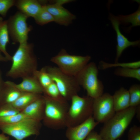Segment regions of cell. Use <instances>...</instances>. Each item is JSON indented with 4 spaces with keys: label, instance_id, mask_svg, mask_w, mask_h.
I'll use <instances>...</instances> for the list:
<instances>
[{
    "label": "cell",
    "instance_id": "44dd1931",
    "mask_svg": "<svg viewBox=\"0 0 140 140\" xmlns=\"http://www.w3.org/2000/svg\"><path fill=\"white\" fill-rule=\"evenodd\" d=\"M120 24L131 23L132 25L129 27L131 29L132 27L140 25V8L135 12L127 15H119L115 16Z\"/></svg>",
    "mask_w": 140,
    "mask_h": 140
},
{
    "label": "cell",
    "instance_id": "1f68e13d",
    "mask_svg": "<svg viewBox=\"0 0 140 140\" xmlns=\"http://www.w3.org/2000/svg\"><path fill=\"white\" fill-rule=\"evenodd\" d=\"M85 139L86 140H103L99 134L93 130L89 133Z\"/></svg>",
    "mask_w": 140,
    "mask_h": 140
},
{
    "label": "cell",
    "instance_id": "8d00e7d4",
    "mask_svg": "<svg viewBox=\"0 0 140 140\" xmlns=\"http://www.w3.org/2000/svg\"><path fill=\"white\" fill-rule=\"evenodd\" d=\"M8 61L6 57L2 54L1 52L0 51V61L7 62Z\"/></svg>",
    "mask_w": 140,
    "mask_h": 140
},
{
    "label": "cell",
    "instance_id": "cb8c5ba5",
    "mask_svg": "<svg viewBox=\"0 0 140 140\" xmlns=\"http://www.w3.org/2000/svg\"><path fill=\"white\" fill-rule=\"evenodd\" d=\"M130 97V107H135L140 104V85L131 86L128 90Z\"/></svg>",
    "mask_w": 140,
    "mask_h": 140
},
{
    "label": "cell",
    "instance_id": "83f0119b",
    "mask_svg": "<svg viewBox=\"0 0 140 140\" xmlns=\"http://www.w3.org/2000/svg\"><path fill=\"white\" fill-rule=\"evenodd\" d=\"M43 94L54 99H64L61 95L57 85L53 81L44 89Z\"/></svg>",
    "mask_w": 140,
    "mask_h": 140
},
{
    "label": "cell",
    "instance_id": "ffe728a7",
    "mask_svg": "<svg viewBox=\"0 0 140 140\" xmlns=\"http://www.w3.org/2000/svg\"><path fill=\"white\" fill-rule=\"evenodd\" d=\"M42 96L40 94L23 92L18 98L11 104L20 111Z\"/></svg>",
    "mask_w": 140,
    "mask_h": 140
},
{
    "label": "cell",
    "instance_id": "f1b7e54d",
    "mask_svg": "<svg viewBox=\"0 0 140 140\" xmlns=\"http://www.w3.org/2000/svg\"><path fill=\"white\" fill-rule=\"evenodd\" d=\"M20 112L11 103H6L0 105V117L15 115Z\"/></svg>",
    "mask_w": 140,
    "mask_h": 140
},
{
    "label": "cell",
    "instance_id": "d6986e66",
    "mask_svg": "<svg viewBox=\"0 0 140 140\" xmlns=\"http://www.w3.org/2000/svg\"><path fill=\"white\" fill-rule=\"evenodd\" d=\"M9 42L7 20H3V18L0 17V51L3 54L8 61H11L12 58L6 49V45Z\"/></svg>",
    "mask_w": 140,
    "mask_h": 140
},
{
    "label": "cell",
    "instance_id": "484cf974",
    "mask_svg": "<svg viewBox=\"0 0 140 140\" xmlns=\"http://www.w3.org/2000/svg\"><path fill=\"white\" fill-rule=\"evenodd\" d=\"M34 75L37 78L44 89L52 82L49 75L41 69L39 71L36 70Z\"/></svg>",
    "mask_w": 140,
    "mask_h": 140
},
{
    "label": "cell",
    "instance_id": "8992f818",
    "mask_svg": "<svg viewBox=\"0 0 140 140\" xmlns=\"http://www.w3.org/2000/svg\"><path fill=\"white\" fill-rule=\"evenodd\" d=\"M41 69L49 75L65 100H71L73 96L78 94L80 87L75 76L65 73L57 67L46 66Z\"/></svg>",
    "mask_w": 140,
    "mask_h": 140
},
{
    "label": "cell",
    "instance_id": "d6a6232c",
    "mask_svg": "<svg viewBox=\"0 0 140 140\" xmlns=\"http://www.w3.org/2000/svg\"><path fill=\"white\" fill-rule=\"evenodd\" d=\"M72 1L70 0H57L54 1V3H56L62 5L63 4Z\"/></svg>",
    "mask_w": 140,
    "mask_h": 140
},
{
    "label": "cell",
    "instance_id": "e0dca14e",
    "mask_svg": "<svg viewBox=\"0 0 140 140\" xmlns=\"http://www.w3.org/2000/svg\"><path fill=\"white\" fill-rule=\"evenodd\" d=\"M15 5L20 11L27 16L34 17L43 8L39 1L36 0H19L16 1Z\"/></svg>",
    "mask_w": 140,
    "mask_h": 140
},
{
    "label": "cell",
    "instance_id": "d4e9b609",
    "mask_svg": "<svg viewBox=\"0 0 140 140\" xmlns=\"http://www.w3.org/2000/svg\"><path fill=\"white\" fill-rule=\"evenodd\" d=\"M34 18L36 22L41 25L54 22L53 16L46 9L44 5L41 10Z\"/></svg>",
    "mask_w": 140,
    "mask_h": 140
},
{
    "label": "cell",
    "instance_id": "e575fe53",
    "mask_svg": "<svg viewBox=\"0 0 140 140\" xmlns=\"http://www.w3.org/2000/svg\"><path fill=\"white\" fill-rule=\"evenodd\" d=\"M140 105L136 107V114L137 117V119L139 121L140 120Z\"/></svg>",
    "mask_w": 140,
    "mask_h": 140
},
{
    "label": "cell",
    "instance_id": "4fadbf2b",
    "mask_svg": "<svg viewBox=\"0 0 140 140\" xmlns=\"http://www.w3.org/2000/svg\"><path fill=\"white\" fill-rule=\"evenodd\" d=\"M109 18L113 27L116 33L117 44L116 46V56L115 62V63H117L118 62L119 58L125 49L130 46H139L140 44V40L133 41H129L120 31L119 29L120 23L116 18L115 16L110 14Z\"/></svg>",
    "mask_w": 140,
    "mask_h": 140
},
{
    "label": "cell",
    "instance_id": "52a82bcc",
    "mask_svg": "<svg viewBox=\"0 0 140 140\" xmlns=\"http://www.w3.org/2000/svg\"><path fill=\"white\" fill-rule=\"evenodd\" d=\"M91 57L71 55L64 49L52 57L51 61L61 71L71 76H76L89 63Z\"/></svg>",
    "mask_w": 140,
    "mask_h": 140
},
{
    "label": "cell",
    "instance_id": "ac0fdd59",
    "mask_svg": "<svg viewBox=\"0 0 140 140\" xmlns=\"http://www.w3.org/2000/svg\"><path fill=\"white\" fill-rule=\"evenodd\" d=\"M113 96L114 107L116 112L127 109L130 106V97L128 90L121 87Z\"/></svg>",
    "mask_w": 140,
    "mask_h": 140
},
{
    "label": "cell",
    "instance_id": "7402d4cb",
    "mask_svg": "<svg viewBox=\"0 0 140 140\" xmlns=\"http://www.w3.org/2000/svg\"><path fill=\"white\" fill-rule=\"evenodd\" d=\"M115 67L118 68H138L140 67V61L126 63H110L101 61L99 62L98 66L99 69L105 70L109 68Z\"/></svg>",
    "mask_w": 140,
    "mask_h": 140
},
{
    "label": "cell",
    "instance_id": "8fae6325",
    "mask_svg": "<svg viewBox=\"0 0 140 140\" xmlns=\"http://www.w3.org/2000/svg\"><path fill=\"white\" fill-rule=\"evenodd\" d=\"M99 123L91 116L78 125L67 127L66 136L68 140H84Z\"/></svg>",
    "mask_w": 140,
    "mask_h": 140
},
{
    "label": "cell",
    "instance_id": "2e32d148",
    "mask_svg": "<svg viewBox=\"0 0 140 140\" xmlns=\"http://www.w3.org/2000/svg\"><path fill=\"white\" fill-rule=\"evenodd\" d=\"M23 92L14 86L12 81H4L0 95V105L6 103H12L18 98Z\"/></svg>",
    "mask_w": 140,
    "mask_h": 140
},
{
    "label": "cell",
    "instance_id": "277c9868",
    "mask_svg": "<svg viewBox=\"0 0 140 140\" xmlns=\"http://www.w3.org/2000/svg\"><path fill=\"white\" fill-rule=\"evenodd\" d=\"M71 101V104L67 114L66 127L78 125L93 115V99L77 94L73 96Z\"/></svg>",
    "mask_w": 140,
    "mask_h": 140
},
{
    "label": "cell",
    "instance_id": "4316f807",
    "mask_svg": "<svg viewBox=\"0 0 140 140\" xmlns=\"http://www.w3.org/2000/svg\"><path fill=\"white\" fill-rule=\"evenodd\" d=\"M29 118H30L20 112L15 115L0 117V124H13Z\"/></svg>",
    "mask_w": 140,
    "mask_h": 140
},
{
    "label": "cell",
    "instance_id": "7c38bea8",
    "mask_svg": "<svg viewBox=\"0 0 140 140\" xmlns=\"http://www.w3.org/2000/svg\"><path fill=\"white\" fill-rule=\"evenodd\" d=\"M44 5L53 16L54 22L58 24L67 26L76 18L74 15L62 5L53 3Z\"/></svg>",
    "mask_w": 140,
    "mask_h": 140
},
{
    "label": "cell",
    "instance_id": "7a4b0ae2",
    "mask_svg": "<svg viewBox=\"0 0 140 140\" xmlns=\"http://www.w3.org/2000/svg\"><path fill=\"white\" fill-rule=\"evenodd\" d=\"M45 101L43 120L47 127L55 130L66 127L67 114L70 106L65 99H56L44 94Z\"/></svg>",
    "mask_w": 140,
    "mask_h": 140
},
{
    "label": "cell",
    "instance_id": "5bb4252c",
    "mask_svg": "<svg viewBox=\"0 0 140 140\" xmlns=\"http://www.w3.org/2000/svg\"><path fill=\"white\" fill-rule=\"evenodd\" d=\"M45 106L43 95L22 110L21 112L29 118L40 122L44 115Z\"/></svg>",
    "mask_w": 140,
    "mask_h": 140
},
{
    "label": "cell",
    "instance_id": "ba28073f",
    "mask_svg": "<svg viewBox=\"0 0 140 140\" xmlns=\"http://www.w3.org/2000/svg\"><path fill=\"white\" fill-rule=\"evenodd\" d=\"M40 126V121L29 118L13 124H0V129L16 140H23L32 135H38Z\"/></svg>",
    "mask_w": 140,
    "mask_h": 140
},
{
    "label": "cell",
    "instance_id": "603a6c76",
    "mask_svg": "<svg viewBox=\"0 0 140 140\" xmlns=\"http://www.w3.org/2000/svg\"><path fill=\"white\" fill-rule=\"evenodd\" d=\"M114 74L117 76L134 78L140 81V68H118L114 71Z\"/></svg>",
    "mask_w": 140,
    "mask_h": 140
},
{
    "label": "cell",
    "instance_id": "d590c367",
    "mask_svg": "<svg viewBox=\"0 0 140 140\" xmlns=\"http://www.w3.org/2000/svg\"><path fill=\"white\" fill-rule=\"evenodd\" d=\"M0 140H9L8 136H6L4 134L2 133L0 134Z\"/></svg>",
    "mask_w": 140,
    "mask_h": 140
},
{
    "label": "cell",
    "instance_id": "4dcf8cb0",
    "mask_svg": "<svg viewBox=\"0 0 140 140\" xmlns=\"http://www.w3.org/2000/svg\"><path fill=\"white\" fill-rule=\"evenodd\" d=\"M128 140H140V127L134 125L129 129L128 134Z\"/></svg>",
    "mask_w": 140,
    "mask_h": 140
},
{
    "label": "cell",
    "instance_id": "30bf717a",
    "mask_svg": "<svg viewBox=\"0 0 140 140\" xmlns=\"http://www.w3.org/2000/svg\"><path fill=\"white\" fill-rule=\"evenodd\" d=\"M113 96L108 93L93 99L92 116L99 123H104L115 114Z\"/></svg>",
    "mask_w": 140,
    "mask_h": 140
},
{
    "label": "cell",
    "instance_id": "f546056e",
    "mask_svg": "<svg viewBox=\"0 0 140 140\" xmlns=\"http://www.w3.org/2000/svg\"><path fill=\"white\" fill-rule=\"evenodd\" d=\"M15 2L14 0H0V15L5 17L9 9L15 5Z\"/></svg>",
    "mask_w": 140,
    "mask_h": 140
},
{
    "label": "cell",
    "instance_id": "3957f363",
    "mask_svg": "<svg viewBox=\"0 0 140 140\" xmlns=\"http://www.w3.org/2000/svg\"><path fill=\"white\" fill-rule=\"evenodd\" d=\"M136 107L116 112L104 123L99 135L103 140H116L123 134L136 114Z\"/></svg>",
    "mask_w": 140,
    "mask_h": 140
},
{
    "label": "cell",
    "instance_id": "6da1fadb",
    "mask_svg": "<svg viewBox=\"0 0 140 140\" xmlns=\"http://www.w3.org/2000/svg\"><path fill=\"white\" fill-rule=\"evenodd\" d=\"M11 61V67L6 74L7 77L23 79L33 75L37 70V60L32 43L27 42L19 44Z\"/></svg>",
    "mask_w": 140,
    "mask_h": 140
},
{
    "label": "cell",
    "instance_id": "9c48e42d",
    "mask_svg": "<svg viewBox=\"0 0 140 140\" xmlns=\"http://www.w3.org/2000/svg\"><path fill=\"white\" fill-rule=\"evenodd\" d=\"M28 17L19 11L7 20L9 34L14 42L19 44L27 42L28 34L32 29L27 23Z\"/></svg>",
    "mask_w": 140,
    "mask_h": 140
},
{
    "label": "cell",
    "instance_id": "5b68a950",
    "mask_svg": "<svg viewBox=\"0 0 140 140\" xmlns=\"http://www.w3.org/2000/svg\"><path fill=\"white\" fill-rule=\"evenodd\" d=\"M99 69L96 64L89 63L75 77L80 86L86 90L87 96L93 99L103 94L104 86L98 78Z\"/></svg>",
    "mask_w": 140,
    "mask_h": 140
},
{
    "label": "cell",
    "instance_id": "9a60e30c",
    "mask_svg": "<svg viewBox=\"0 0 140 140\" xmlns=\"http://www.w3.org/2000/svg\"><path fill=\"white\" fill-rule=\"evenodd\" d=\"M22 79V82L19 84L12 82L14 86L20 91L40 94L44 93V88L34 75Z\"/></svg>",
    "mask_w": 140,
    "mask_h": 140
},
{
    "label": "cell",
    "instance_id": "836d02e7",
    "mask_svg": "<svg viewBox=\"0 0 140 140\" xmlns=\"http://www.w3.org/2000/svg\"><path fill=\"white\" fill-rule=\"evenodd\" d=\"M4 82L2 78V71L0 69V95Z\"/></svg>",
    "mask_w": 140,
    "mask_h": 140
}]
</instances>
